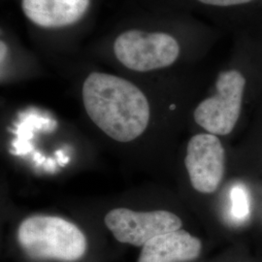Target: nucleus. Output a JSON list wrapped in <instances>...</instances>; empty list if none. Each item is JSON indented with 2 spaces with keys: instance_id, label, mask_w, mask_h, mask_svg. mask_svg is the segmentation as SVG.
Instances as JSON below:
<instances>
[{
  "instance_id": "1",
  "label": "nucleus",
  "mask_w": 262,
  "mask_h": 262,
  "mask_svg": "<svg viewBox=\"0 0 262 262\" xmlns=\"http://www.w3.org/2000/svg\"><path fill=\"white\" fill-rule=\"evenodd\" d=\"M85 112L98 128L118 142H130L147 129L150 104L140 89L122 77L93 72L84 80Z\"/></svg>"
},
{
  "instance_id": "2",
  "label": "nucleus",
  "mask_w": 262,
  "mask_h": 262,
  "mask_svg": "<svg viewBox=\"0 0 262 262\" xmlns=\"http://www.w3.org/2000/svg\"><path fill=\"white\" fill-rule=\"evenodd\" d=\"M261 34L243 30L235 45L234 63L221 71L215 83V94L197 105L193 118L207 132L225 136L231 133L243 111L248 76L246 66L253 56Z\"/></svg>"
},
{
  "instance_id": "3",
  "label": "nucleus",
  "mask_w": 262,
  "mask_h": 262,
  "mask_svg": "<svg viewBox=\"0 0 262 262\" xmlns=\"http://www.w3.org/2000/svg\"><path fill=\"white\" fill-rule=\"evenodd\" d=\"M18 241L23 250L35 259L76 261L86 251V239L80 228L55 215L27 217L19 225Z\"/></svg>"
},
{
  "instance_id": "4",
  "label": "nucleus",
  "mask_w": 262,
  "mask_h": 262,
  "mask_svg": "<svg viewBox=\"0 0 262 262\" xmlns=\"http://www.w3.org/2000/svg\"><path fill=\"white\" fill-rule=\"evenodd\" d=\"M114 54L122 66L136 72H149L173 66L182 55L178 39L168 32L126 30L116 38Z\"/></svg>"
},
{
  "instance_id": "5",
  "label": "nucleus",
  "mask_w": 262,
  "mask_h": 262,
  "mask_svg": "<svg viewBox=\"0 0 262 262\" xmlns=\"http://www.w3.org/2000/svg\"><path fill=\"white\" fill-rule=\"evenodd\" d=\"M104 222L119 242L136 247H143L158 235L179 230L183 225L178 215L169 211L137 212L126 208L110 211Z\"/></svg>"
},
{
  "instance_id": "6",
  "label": "nucleus",
  "mask_w": 262,
  "mask_h": 262,
  "mask_svg": "<svg viewBox=\"0 0 262 262\" xmlns=\"http://www.w3.org/2000/svg\"><path fill=\"white\" fill-rule=\"evenodd\" d=\"M185 165L195 190L215 192L225 174V149L216 135H194L187 144Z\"/></svg>"
},
{
  "instance_id": "7",
  "label": "nucleus",
  "mask_w": 262,
  "mask_h": 262,
  "mask_svg": "<svg viewBox=\"0 0 262 262\" xmlns=\"http://www.w3.org/2000/svg\"><path fill=\"white\" fill-rule=\"evenodd\" d=\"M201 241L179 229L158 235L143 246L138 262H188L201 253Z\"/></svg>"
},
{
  "instance_id": "8",
  "label": "nucleus",
  "mask_w": 262,
  "mask_h": 262,
  "mask_svg": "<svg viewBox=\"0 0 262 262\" xmlns=\"http://www.w3.org/2000/svg\"><path fill=\"white\" fill-rule=\"evenodd\" d=\"M91 0H21L25 16L38 27L64 28L84 17Z\"/></svg>"
},
{
  "instance_id": "9",
  "label": "nucleus",
  "mask_w": 262,
  "mask_h": 262,
  "mask_svg": "<svg viewBox=\"0 0 262 262\" xmlns=\"http://www.w3.org/2000/svg\"><path fill=\"white\" fill-rule=\"evenodd\" d=\"M198 3L208 7L219 9L237 10V13L253 8L261 3L262 0H195Z\"/></svg>"
},
{
  "instance_id": "10",
  "label": "nucleus",
  "mask_w": 262,
  "mask_h": 262,
  "mask_svg": "<svg viewBox=\"0 0 262 262\" xmlns=\"http://www.w3.org/2000/svg\"><path fill=\"white\" fill-rule=\"evenodd\" d=\"M231 213L237 219H244L249 214L248 194L242 187H234L231 190Z\"/></svg>"
}]
</instances>
